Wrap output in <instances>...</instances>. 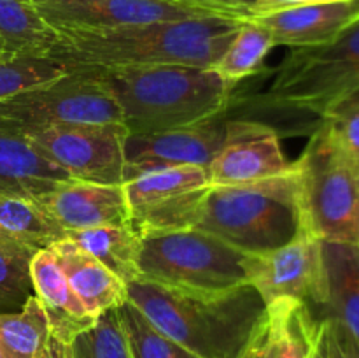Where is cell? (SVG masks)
Returning a JSON list of instances; mask_svg holds the SVG:
<instances>
[{
  "mask_svg": "<svg viewBox=\"0 0 359 358\" xmlns=\"http://www.w3.org/2000/svg\"><path fill=\"white\" fill-rule=\"evenodd\" d=\"M195 228L256 255L293 241L302 230L297 164L290 174L248 185L209 186Z\"/></svg>",
  "mask_w": 359,
  "mask_h": 358,
  "instance_id": "5",
  "label": "cell"
},
{
  "mask_svg": "<svg viewBox=\"0 0 359 358\" xmlns=\"http://www.w3.org/2000/svg\"><path fill=\"white\" fill-rule=\"evenodd\" d=\"M123 123H83L39 130L27 137L72 179L123 185L125 139Z\"/></svg>",
  "mask_w": 359,
  "mask_h": 358,
  "instance_id": "10",
  "label": "cell"
},
{
  "mask_svg": "<svg viewBox=\"0 0 359 358\" xmlns=\"http://www.w3.org/2000/svg\"><path fill=\"white\" fill-rule=\"evenodd\" d=\"M34 293L41 300L49 319L53 336L72 343L79 333L95 325L97 318L90 314L49 249H41L30 263Z\"/></svg>",
  "mask_w": 359,
  "mask_h": 358,
  "instance_id": "20",
  "label": "cell"
},
{
  "mask_svg": "<svg viewBox=\"0 0 359 358\" xmlns=\"http://www.w3.org/2000/svg\"><path fill=\"white\" fill-rule=\"evenodd\" d=\"M0 358H9V357H7V353H6V351H4L2 344H0Z\"/></svg>",
  "mask_w": 359,
  "mask_h": 358,
  "instance_id": "38",
  "label": "cell"
},
{
  "mask_svg": "<svg viewBox=\"0 0 359 358\" xmlns=\"http://www.w3.org/2000/svg\"><path fill=\"white\" fill-rule=\"evenodd\" d=\"M248 283L265 304L277 298H294L307 305L312 314L326 298V270L323 241L302 230L293 241L272 251L248 255Z\"/></svg>",
  "mask_w": 359,
  "mask_h": 358,
  "instance_id": "11",
  "label": "cell"
},
{
  "mask_svg": "<svg viewBox=\"0 0 359 358\" xmlns=\"http://www.w3.org/2000/svg\"><path fill=\"white\" fill-rule=\"evenodd\" d=\"M172 2L200 7L219 16L237 18V20H248L252 16V11L241 0H172Z\"/></svg>",
  "mask_w": 359,
  "mask_h": 358,
  "instance_id": "32",
  "label": "cell"
},
{
  "mask_svg": "<svg viewBox=\"0 0 359 358\" xmlns=\"http://www.w3.org/2000/svg\"><path fill=\"white\" fill-rule=\"evenodd\" d=\"M242 21L212 14L111 30L58 32L48 56L67 72L161 65L212 69Z\"/></svg>",
  "mask_w": 359,
  "mask_h": 358,
  "instance_id": "1",
  "label": "cell"
},
{
  "mask_svg": "<svg viewBox=\"0 0 359 358\" xmlns=\"http://www.w3.org/2000/svg\"><path fill=\"white\" fill-rule=\"evenodd\" d=\"M39 204L65 232L130 227V209L123 185L69 179L60 183Z\"/></svg>",
  "mask_w": 359,
  "mask_h": 358,
  "instance_id": "16",
  "label": "cell"
},
{
  "mask_svg": "<svg viewBox=\"0 0 359 358\" xmlns=\"http://www.w3.org/2000/svg\"><path fill=\"white\" fill-rule=\"evenodd\" d=\"M321 2H333V0H262L258 14L272 13V11L286 9V7L307 6V4H321ZM258 14H255V16H258Z\"/></svg>",
  "mask_w": 359,
  "mask_h": 358,
  "instance_id": "35",
  "label": "cell"
},
{
  "mask_svg": "<svg viewBox=\"0 0 359 358\" xmlns=\"http://www.w3.org/2000/svg\"><path fill=\"white\" fill-rule=\"evenodd\" d=\"M333 139L359 161V91L321 119Z\"/></svg>",
  "mask_w": 359,
  "mask_h": 358,
  "instance_id": "31",
  "label": "cell"
},
{
  "mask_svg": "<svg viewBox=\"0 0 359 358\" xmlns=\"http://www.w3.org/2000/svg\"><path fill=\"white\" fill-rule=\"evenodd\" d=\"M70 178L25 135L0 128V195L41 202Z\"/></svg>",
  "mask_w": 359,
  "mask_h": 358,
  "instance_id": "19",
  "label": "cell"
},
{
  "mask_svg": "<svg viewBox=\"0 0 359 358\" xmlns=\"http://www.w3.org/2000/svg\"><path fill=\"white\" fill-rule=\"evenodd\" d=\"M49 319L37 295L20 311L0 312V344L9 358H37L49 339Z\"/></svg>",
  "mask_w": 359,
  "mask_h": 358,
  "instance_id": "26",
  "label": "cell"
},
{
  "mask_svg": "<svg viewBox=\"0 0 359 358\" xmlns=\"http://www.w3.org/2000/svg\"><path fill=\"white\" fill-rule=\"evenodd\" d=\"M241 2H244L245 6H248L249 9L252 11V16H255V14H258L259 4H262V0H241Z\"/></svg>",
  "mask_w": 359,
  "mask_h": 358,
  "instance_id": "36",
  "label": "cell"
},
{
  "mask_svg": "<svg viewBox=\"0 0 359 358\" xmlns=\"http://www.w3.org/2000/svg\"><path fill=\"white\" fill-rule=\"evenodd\" d=\"M0 235L41 251L65 237L67 232L37 200L0 195Z\"/></svg>",
  "mask_w": 359,
  "mask_h": 358,
  "instance_id": "24",
  "label": "cell"
},
{
  "mask_svg": "<svg viewBox=\"0 0 359 358\" xmlns=\"http://www.w3.org/2000/svg\"><path fill=\"white\" fill-rule=\"evenodd\" d=\"M83 123H123L118 102L95 72H67L0 100V128L21 135Z\"/></svg>",
  "mask_w": 359,
  "mask_h": 358,
  "instance_id": "8",
  "label": "cell"
},
{
  "mask_svg": "<svg viewBox=\"0 0 359 358\" xmlns=\"http://www.w3.org/2000/svg\"><path fill=\"white\" fill-rule=\"evenodd\" d=\"M72 358H133L118 309L102 312L93 326L70 343Z\"/></svg>",
  "mask_w": 359,
  "mask_h": 358,
  "instance_id": "29",
  "label": "cell"
},
{
  "mask_svg": "<svg viewBox=\"0 0 359 358\" xmlns=\"http://www.w3.org/2000/svg\"><path fill=\"white\" fill-rule=\"evenodd\" d=\"M65 74V67L49 56H9L0 60V100Z\"/></svg>",
  "mask_w": 359,
  "mask_h": 358,
  "instance_id": "30",
  "label": "cell"
},
{
  "mask_svg": "<svg viewBox=\"0 0 359 358\" xmlns=\"http://www.w3.org/2000/svg\"><path fill=\"white\" fill-rule=\"evenodd\" d=\"M48 249L56 258L77 297L95 318L105 311L121 307L128 300V284L70 239H60Z\"/></svg>",
  "mask_w": 359,
  "mask_h": 358,
  "instance_id": "21",
  "label": "cell"
},
{
  "mask_svg": "<svg viewBox=\"0 0 359 358\" xmlns=\"http://www.w3.org/2000/svg\"><path fill=\"white\" fill-rule=\"evenodd\" d=\"M37 358H72L70 344L49 333V339Z\"/></svg>",
  "mask_w": 359,
  "mask_h": 358,
  "instance_id": "34",
  "label": "cell"
},
{
  "mask_svg": "<svg viewBox=\"0 0 359 358\" xmlns=\"http://www.w3.org/2000/svg\"><path fill=\"white\" fill-rule=\"evenodd\" d=\"M358 165H359V161H358Z\"/></svg>",
  "mask_w": 359,
  "mask_h": 358,
  "instance_id": "39",
  "label": "cell"
},
{
  "mask_svg": "<svg viewBox=\"0 0 359 358\" xmlns=\"http://www.w3.org/2000/svg\"><path fill=\"white\" fill-rule=\"evenodd\" d=\"M226 133V114L195 125L151 133H128L125 139V183L144 172L165 167L209 168Z\"/></svg>",
  "mask_w": 359,
  "mask_h": 358,
  "instance_id": "14",
  "label": "cell"
},
{
  "mask_svg": "<svg viewBox=\"0 0 359 358\" xmlns=\"http://www.w3.org/2000/svg\"><path fill=\"white\" fill-rule=\"evenodd\" d=\"M93 72L118 102L128 133L161 132L224 116L237 86L216 70L184 65Z\"/></svg>",
  "mask_w": 359,
  "mask_h": 358,
  "instance_id": "4",
  "label": "cell"
},
{
  "mask_svg": "<svg viewBox=\"0 0 359 358\" xmlns=\"http://www.w3.org/2000/svg\"><path fill=\"white\" fill-rule=\"evenodd\" d=\"M304 230L323 242L359 246V165L325 125L294 160Z\"/></svg>",
  "mask_w": 359,
  "mask_h": 358,
  "instance_id": "6",
  "label": "cell"
},
{
  "mask_svg": "<svg viewBox=\"0 0 359 358\" xmlns=\"http://www.w3.org/2000/svg\"><path fill=\"white\" fill-rule=\"evenodd\" d=\"M248 253L200 228L142 237L140 279L196 291H223L248 283Z\"/></svg>",
  "mask_w": 359,
  "mask_h": 358,
  "instance_id": "7",
  "label": "cell"
},
{
  "mask_svg": "<svg viewBox=\"0 0 359 358\" xmlns=\"http://www.w3.org/2000/svg\"><path fill=\"white\" fill-rule=\"evenodd\" d=\"M35 249L0 235V312L20 311L34 293L30 263Z\"/></svg>",
  "mask_w": 359,
  "mask_h": 358,
  "instance_id": "27",
  "label": "cell"
},
{
  "mask_svg": "<svg viewBox=\"0 0 359 358\" xmlns=\"http://www.w3.org/2000/svg\"><path fill=\"white\" fill-rule=\"evenodd\" d=\"M118 314L133 358H196L154 329L130 300L118 307Z\"/></svg>",
  "mask_w": 359,
  "mask_h": 358,
  "instance_id": "28",
  "label": "cell"
},
{
  "mask_svg": "<svg viewBox=\"0 0 359 358\" xmlns=\"http://www.w3.org/2000/svg\"><path fill=\"white\" fill-rule=\"evenodd\" d=\"M210 186L248 185L294 171L284 157L280 137L272 126L255 119L226 118L221 150L209 165Z\"/></svg>",
  "mask_w": 359,
  "mask_h": 358,
  "instance_id": "13",
  "label": "cell"
},
{
  "mask_svg": "<svg viewBox=\"0 0 359 358\" xmlns=\"http://www.w3.org/2000/svg\"><path fill=\"white\" fill-rule=\"evenodd\" d=\"M311 358H342L328 325L323 319H318V330H316L314 346H312Z\"/></svg>",
  "mask_w": 359,
  "mask_h": 358,
  "instance_id": "33",
  "label": "cell"
},
{
  "mask_svg": "<svg viewBox=\"0 0 359 358\" xmlns=\"http://www.w3.org/2000/svg\"><path fill=\"white\" fill-rule=\"evenodd\" d=\"M276 48L272 32L252 18L242 21L241 28L231 39L230 46L223 53L212 70L231 84L241 83L263 69L266 55Z\"/></svg>",
  "mask_w": 359,
  "mask_h": 358,
  "instance_id": "25",
  "label": "cell"
},
{
  "mask_svg": "<svg viewBox=\"0 0 359 358\" xmlns=\"http://www.w3.org/2000/svg\"><path fill=\"white\" fill-rule=\"evenodd\" d=\"M326 298L316 318L332 332L342 358H359V246L323 242Z\"/></svg>",
  "mask_w": 359,
  "mask_h": 358,
  "instance_id": "15",
  "label": "cell"
},
{
  "mask_svg": "<svg viewBox=\"0 0 359 358\" xmlns=\"http://www.w3.org/2000/svg\"><path fill=\"white\" fill-rule=\"evenodd\" d=\"M58 37L32 0H0V41L9 56H48Z\"/></svg>",
  "mask_w": 359,
  "mask_h": 358,
  "instance_id": "23",
  "label": "cell"
},
{
  "mask_svg": "<svg viewBox=\"0 0 359 358\" xmlns=\"http://www.w3.org/2000/svg\"><path fill=\"white\" fill-rule=\"evenodd\" d=\"M209 171L195 165L144 172L123 183L130 228L140 237L195 228L209 190Z\"/></svg>",
  "mask_w": 359,
  "mask_h": 358,
  "instance_id": "9",
  "label": "cell"
},
{
  "mask_svg": "<svg viewBox=\"0 0 359 358\" xmlns=\"http://www.w3.org/2000/svg\"><path fill=\"white\" fill-rule=\"evenodd\" d=\"M251 18L272 32L276 46L311 48L330 44L359 23V0L307 4Z\"/></svg>",
  "mask_w": 359,
  "mask_h": 358,
  "instance_id": "17",
  "label": "cell"
},
{
  "mask_svg": "<svg viewBox=\"0 0 359 358\" xmlns=\"http://www.w3.org/2000/svg\"><path fill=\"white\" fill-rule=\"evenodd\" d=\"M359 91V23L330 44L291 48L265 91L255 95V119L287 133L311 135L330 111ZM277 132V130H276Z\"/></svg>",
  "mask_w": 359,
  "mask_h": 358,
  "instance_id": "3",
  "label": "cell"
},
{
  "mask_svg": "<svg viewBox=\"0 0 359 358\" xmlns=\"http://www.w3.org/2000/svg\"><path fill=\"white\" fill-rule=\"evenodd\" d=\"M126 290L154 329L196 358H242L266 307L251 284L196 291L137 279Z\"/></svg>",
  "mask_w": 359,
  "mask_h": 358,
  "instance_id": "2",
  "label": "cell"
},
{
  "mask_svg": "<svg viewBox=\"0 0 359 358\" xmlns=\"http://www.w3.org/2000/svg\"><path fill=\"white\" fill-rule=\"evenodd\" d=\"M67 239L104 263L126 284L140 279L142 237L130 227H97L67 232Z\"/></svg>",
  "mask_w": 359,
  "mask_h": 358,
  "instance_id": "22",
  "label": "cell"
},
{
  "mask_svg": "<svg viewBox=\"0 0 359 358\" xmlns=\"http://www.w3.org/2000/svg\"><path fill=\"white\" fill-rule=\"evenodd\" d=\"M56 32L111 30L160 21L212 16L214 13L172 0H32ZM219 16V14H217Z\"/></svg>",
  "mask_w": 359,
  "mask_h": 358,
  "instance_id": "12",
  "label": "cell"
},
{
  "mask_svg": "<svg viewBox=\"0 0 359 358\" xmlns=\"http://www.w3.org/2000/svg\"><path fill=\"white\" fill-rule=\"evenodd\" d=\"M318 318L294 298L269 302L242 358H311Z\"/></svg>",
  "mask_w": 359,
  "mask_h": 358,
  "instance_id": "18",
  "label": "cell"
},
{
  "mask_svg": "<svg viewBox=\"0 0 359 358\" xmlns=\"http://www.w3.org/2000/svg\"><path fill=\"white\" fill-rule=\"evenodd\" d=\"M4 58H9V55H7L6 44H4V42L0 41V60H4Z\"/></svg>",
  "mask_w": 359,
  "mask_h": 358,
  "instance_id": "37",
  "label": "cell"
}]
</instances>
